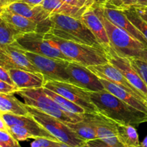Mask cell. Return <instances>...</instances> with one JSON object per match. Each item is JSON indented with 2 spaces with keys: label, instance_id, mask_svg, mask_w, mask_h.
<instances>
[{
  "label": "cell",
  "instance_id": "obj_12",
  "mask_svg": "<svg viewBox=\"0 0 147 147\" xmlns=\"http://www.w3.org/2000/svg\"><path fill=\"white\" fill-rule=\"evenodd\" d=\"M67 72L70 76L69 83L88 91L96 92L105 89L100 78L83 65L74 61L70 62Z\"/></svg>",
  "mask_w": 147,
  "mask_h": 147
},
{
  "label": "cell",
  "instance_id": "obj_21",
  "mask_svg": "<svg viewBox=\"0 0 147 147\" xmlns=\"http://www.w3.org/2000/svg\"><path fill=\"white\" fill-rule=\"evenodd\" d=\"M100 80L106 90H107L108 91L110 92L111 93L114 95L115 96L119 98V99L123 100L127 104L139 109V111L147 114L146 102L137 98L136 97L134 96L131 93H130L124 89L121 88L120 86H118L116 83H112V82L106 80V79L100 78Z\"/></svg>",
  "mask_w": 147,
  "mask_h": 147
},
{
  "label": "cell",
  "instance_id": "obj_11",
  "mask_svg": "<svg viewBox=\"0 0 147 147\" xmlns=\"http://www.w3.org/2000/svg\"><path fill=\"white\" fill-rule=\"evenodd\" d=\"M4 8L21 14L35 22L38 26V32L46 34L51 31L52 14L42 5L32 6L22 1H17Z\"/></svg>",
  "mask_w": 147,
  "mask_h": 147
},
{
  "label": "cell",
  "instance_id": "obj_3",
  "mask_svg": "<svg viewBox=\"0 0 147 147\" xmlns=\"http://www.w3.org/2000/svg\"><path fill=\"white\" fill-rule=\"evenodd\" d=\"M51 21L52 29L50 32L54 35L103 50L94 34L82 20L64 14H52Z\"/></svg>",
  "mask_w": 147,
  "mask_h": 147
},
{
  "label": "cell",
  "instance_id": "obj_32",
  "mask_svg": "<svg viewBox=\"0 0 147 147\" xmlns=\"http://www.w3.org/2000/svg\"><path fill=\"white\" fill-rule=\"evenodd\" d=\"M105 2L115 8L123 10L138 4V0H106Z\"/></svg>",
  "mask_w": 147,
  "mask_h": 147
},
{
  "label": "cell",
  "instance_id": "obj_38",
  "mask_svg": "<svg viewBox=\"0 0 147 147\" xmlns=\"http://www.w3.org/2000/svg\"><path fill=\"white\" fill-rule=\"evenodd\" d=\"M19 1H20V0H0V7L4 8V7H7L11 4Z\"/></svg>",
  "mask_w": 147,
  "mask_h": 147
},
{
  "label": "cell",
  "instance_id": "obj_20",
  "mask_svg": "<svg viewBox=\"0 0 147 147\" xmlns=\"http://www.w3.org/2000/svg\"><path fill=\"white\" fill-rule=\"evenodd\" d=\"M0 19L7 22L22 34L34 32H38V26L35 22L21 14L13 12L6 8H1Z\"/></svg>",
  "mask_w": 147,
  "mask_h": 147
},
{
  "label": "cell",
  "instance_id": "obj_25",
  "mask_svg": "<svg viewBox=\"0 0 147 147\" xmlns=\"http://www.w3.org/2000/svg\"><path fill=\"white\" fill-rule=\"evenodd\" d=\"M117 129L119 140L126 147L136 146L141 144L139 134L134 126L117 123Z\"/></svg>",
  "mask_w": 147,
  "mask_h": 147
},
{
  "label": "cell",
  "instance_id": "obj_10",
  "mask_svg": "<svg viewBox=\"0 0 147 147\" xmlns=\"http://www.w3.org/2000/svg\"><path fill=\"white\" fill-rule=\"evenodd\" d=\"M25 52L26 50L17 41L0 47V67L7 70L20 69L34 73H40L26 55Z\"/></svg>",
  "mask_w": 147,
  "mask_h": 147
},
{
  "label": "cell",
  "instance_id": "obj_1",
  "mask_svg": "<svg viewBox=\"0 0 147 147\" xmlns=\"http://www.w3.org/2000/svg\"><path fill=\"white\" fill-rule=\"evenodd\" d=\"M89 93L99 113L116 123L136 126L147 122L146 113L127 104L106 89Z\"/></svg>",
  "mask_w": 147,
  "mask_h": 147
},
{
  "label": "cell",
  "instance_id": "obj_44",
  "mask_svg": "<svg viewBox=\"0 0 147 147\" xmlns=\"http://www.w3.org/2000/svg\"><path fill=\"white\" fill-rule=\"evenodd\" d=\"M137 5L147 6V0H138Z\"/></svg>",
  "mask_w": 147,
  "mask_h": 147
},
{
  "label": "cell",
  "instance_id": "obj_34",
  "mask_svg": "<svg viewBox=\"0 0 147 147\" xmlns=\"http://www.w3.org/2000/svg\"><path fill=\"white\" fill-rule=\"evenodd\" d=\"M17 86L7 83L6 82L0 80V93H5V94H14L17 93L20 90Z\"/></svg>",
  "mask_w": 147,
  "mask_h": 147
},
{
  "label": "cell",
  "instance_id": "obj_2",
  "mask_svg": "<svg viewBox=\"0 0 147 147\" xmlns=\"http://www.w3.org/2000/svg\"><path fill=\"white\" fill-rule=\"evenodd\" d=\"M104 1L105 0H94L91 7L103 23L110 40L111 47L121 57L138 58L142 50L146 46L106 18L102 7Z\"/></svg>",
  "mask_w": 147,
  "mask_h": 147
},
{
  "label": "cell",
  "instance_id": "obj_13",
  "mask_svg": "<svg viewBox=\"0 0 147 147\" xmlns=\"http://www.w3.org/2000/svg\"><path fill=\"white\" fill-rule=\"evenodd\" d=\"M86 114L94 127L98 139L113 146L126 147L119 140L116 122L99 112Z\"/></svg>",
  "mask_w": 147,
  "mask_h": 147
},
{
  "label": "cell",
  "instance_id": "obj_47",
  "mask_svg": "<svg viewBox=\"0 0 147 147\" xmlns=\"http://www.w3.org/2000/svg\"><path fill=\"white\" fill-rule=\"evenodd\" d=\"M81 147H88V146H86V144H85L83 145V146H81Z\"/></svg>",
  "mask_w": 147,
  "mask_h": 147
},
{
  "label": "cell",
  "instance_id": "obj_6",
  "mask_svg": "<svg viewBox=\"0 0 147 147\" xmlns=\"http://www.w3.org/2000/svg\"><path fill=\"white\" fill-rule=\"evenodd\" d=\"M26 107L30 116L60 142L73 147H81L86 144L65 123L35 108L27 105Z\"/></svg>",
  "mask_w": 147,
  "mask_h": 147
},
{
  "label": "cell",
  "instance_id": "obj_36",
  "mask_svg": "<svg viewBox=\"0 0 147 147\" xmlns=\"http://www.w3.org/2000/svg\"><path fill=\"white\" fill-rule=\"evenodd\" d=\"M0 80L16 86L11 76H10L9 73V70H6V69L3 68L1 67H0Z\"/></svg>",
  "mask_w": 147,
  "mask_h": 147
},
{
  "label": "cell",
  "instance_id": "obj_42",
  "mask_svg": "<svg viewBox=\"0 0 147 147\" xmlns=\"http://www.w3.org/2000/svg\"><path fill=\"white\" fill-rule=\"evenodd\" d=\"M0 131H4L8 132V126L6 124L4 119L0 117Z\"/></svg>",
  "mask_w": 147,
  "mask_h": 147
},
{
  "label": "cell",
  "instance_id": "obj_19",
  "mask_svg": "<svg viewBox=\"0 0 147 147\" xmlns=\"http://www.w3.org/2000/svg\"><path fill=\"white\" fill-rule=\"evenodd\" d=\"M15 86L19 89L42 88L45 84V77L42 73L27 71L20 69L9 70Z\"/></svg>",
  "mask_w": 147,
  "mask_h": 147
},
{
  "label": "cell",
  "instance_id": "obj_18",
  "mask_svg": "<svg viewBox=\"0 0 147 147\" xmlns=\"http://www.w3.org/2000/svg\"><path fill=\"white\" fill-rule=\"evenodd\" d=\"M81 20L93 32L97 41L102 46L105 52L107 53L111 48L107 32L103 25V23L96 14L91 6L85 11Z\"/></svg>",
  "mask_w": 147,
  "mask_h": 147
},
{
  "label": "cell",
  "instance_id": "obj_45",
  "mask_svg": "<svg viewBox=\"0 0 147 147\" xmlns=\"http://www.w3.org/2000/svg\"><path fill=\"white\" fill-rule=\"evenodd\" d=\"M141 145H142L143 147H147V136L144 138L142 142L141 143Z\"/></svg>",
  "mask_w": 147,
  "mask_h": 147
},
{
  "label": "cell",
  "instance_id": "obj_27",
  "mask_svg": "<svg viewBox=\"0 0 147 147\" xmlns=\"http://www.w3.org/2000/svg\"><path fill=\"white\" fill-rule=\"evenodd\" d=\"M21 34H23L7 22L0 19V47L11 44Z\"/></svg>",
  "mask_w": 147,
  "mask_h": 147
},
{
  "label": "cell",
  "instance_id": "obj_37",
  "mask_svg": "<svg viewBox=\"0 0 147 147\" xmlns=\"http://www.w3.org/2000/svg\"><path fill=\"white\" fill-rule=\"evenodd\" d=\"M139 15L147 22V6H134Z\"/></svg>",
  "mask_w": 147,
  "mask_h": 147
},
{
  "label": "cell",
  "instance_id": "obj_35",
  "mask_svg": "<svg viewBox=\"0 0 147 147\" xmlns=\"http://www.w3.org/2000/svg\"><path fill=\"white\" fill-rule=\"evenodd\" d=\"M86 146H88V147H119L109 144L106 142H103V141L100 140L99 139L88 141V142H86Z\"/></svg>",
  "mask_w": 147,
  "mask_h": 147
},
{
  "label": "cell",
  "instance_id": "obj_43",
  "mask_svg": "<svg viewBox=\"0 0 147 147\" xmlns=\"http://www.w3.org/2000/svg\"><path fill=\"white\" fill-rule=\"evenodd\" d=\"M53 147H73V146L67 144H65V143H63V142H56L55 144Z\"/></svg>",
  "mask_w": 147,
  "mask_h": 147
},
{
  "label": "cell",
  "instance_id": "obj_39",
  "mask_svg": "<svg viewBox=\"0 0 147 147\" xmlns=\"http://www.w3.org/2000/svg\"><path fill=\"white\" fill-rule=\"evenodd\" d=\"M138 58L141 59V60H144V61L146 62L147 63V47L144 48L142 50V52L139 54V56L138 57Z\"/></svg>",
  "mask_w": 147,
  "mask_h": 147
},
{
  "label": "cell",
  "instance_id": "obj_23",
  "mask_svg": "<svg viewBox=\"0 0 147 147\" xmlns=\"http://www.w3.org/2000/svg\"><path fill=\"white\" fill-rule=\"evenodd\" d=\"M0 113L18 116L30 115L24 103L20 102L13 94L0 93Z\"/></svg>",
  "mask_w": 147,
  "mask_h": 147
},
{
  "label": "cell",
  "instance_id": "obj_22",
  "mask_svg": "<svg viewBox=\"0 0 147 147\" xmlns=\"http://www.w3.org/2000/svg\"><path fill=\"white\" fill-rule=\"evenodd\" d=\"M41 5L51 14H60L81 20L89 7H75L61 0H44Z\"/></svg>",
  "mask_w": 147,
  "mask_h": 147
},
{
  "label": "cell",
  "instance_id": "obj_46",
  "mask_svg": "<svg viewBox=\"0 0 147 147\" xmlns=\"http://www.w3.org/2000/svg\"><path fill=\"white\" fill-rule=\"evenodd\" d=\"M131 147H143V146H142V145H139V146H131Z\"/></svg>",
  "mask_w": 147,
  "mask_h": 147
},
{
  "label": "cell",
  "instance_id": "obj_4",
  "mask_svg": "<svg viewBox=\"0 0 147 147\" xmlns=\"http://www.w3.org/2000/svg\"><path fill=\"white\" fill-rule=\"evenodd\" d=\"M45 37L67 57L86 67L109 63L107 54L101 49L62 39L50 32L46 33Z\"/></svg>",
  "mask_w": 147,
  "mask_h": 147
},
{
  "label": "cell",
  "instance_id": "obj_15",
  "mask_svg": "<svg viewBox=\"0 0 147 147\" xmlns=\"http://www.w3.org/2000/svg\"><path fill=\"white\" fill-rule=\"evenodd\" d=\"M106 54L109 59V63L120 70L124 77L142 93L147 100V86L139 73L134 68L129 58L118 55L112 48H111Z\"/></svg>",
  "mask_w": 147,
  "mask_h": 147
},
{
  "label": "cell",
  "instance_id": "obj_5",
  "mask_svg": "<svg viewBox=\"0 0 147 147\" xmlns=\"http://www.w3.org/2000/svg\"><path fill=\"white\" fill-rule=\"evenodd\" d=\"M17 94L22 98L27 106L35 108L65 123L81 121L85 117V114H77L64 110L46 94L43 87L21 89Z\"/></svg>",
  "mask_w": 147,
  "mask_h": 147
},
{
  "label": "cell",
  "instance_id": "obj_26",
  "mask_svg": "<svg viewBox=\"0 0 147 147\" xmlns=\"http://www.w3.org/2000/svg\"><path fill=\"white\" fill-rule=\"evenodd\" d=\"M43 89H44V91L45 92L46 94L49 97L51 98L52 99H53L64 110L70 112V113H77V114H85V113H86L84 109L80 107L78 105L76 104L73 102L70 101L66 98L63 97V96H60V95L57 94V93L53 92V90L46 88L43 87Z\"/></svg>",
  "mask_w": 147,
  "mask_h": 147
},
{
  "label": "cell",
  "instance_id": "obj_9",
  "mask_svg": "<svg viewBox=\"0 0 147 147\" xmlns=\"http://www.w3.org/2000/svg\"><path fill=\"white\" fill-rule=\"evenodd\" d=\"M25 53L32 63L44 76L45 82L56 80L69 83L70 76L67 72V67L70 62L40 55L28 51H26Z\"/></svg>",
  "mask_w": 147,
  "mask_h": 147
},
{
  "label": "cell",
  "instance_id": "obj_41",
  "mask_svg": "<svg viewBox=\"0 0 147 147\" xmlns=\"http://www.w3.org/2000/svg\"><path fill=\"white\" fill-rule=\"evenodd\" d=\"M61 1H64V2L67 3V4H70L72 6H75V7H83V6L77 1V0H61Z\"/></svg>",
  "mask_w": 147,
  "mask_h": 147
},
{
  "label": "cell",
  "instance_id": "obj_17",
  "mask_svg": "<svg viewBox=\"0 0 147 147\" xmlns=\"http://www.w3.org/2000/svg\"><path fill=\"white\" fill-rule=\"evenodd\" d=\"M0 117L4 119V122L8 126H19L26 128L32 132L33 135L37 138H46L51 140L60 142L53 136L45 128H43L34 118L30 115L28 116H18L11 113H0Z\"/></svg>",
  "mask_w": 147,
  "mask_h": 147
},
{
  "label": "cell",
  "instance_id": "obj_24",
  "mask_svg": "<svg viewBox=\"0 0 147 147\" xmlns=\"http://www.w3.org/2000/svg\"><path fill=\"white\" fill-rule=\"evenodd\" d=\"M66 124L80 139L86 142L98 139L94 127L86 113H85L84 119L81 121L76 122V123H67Z\"/></svg>",
  "mask_w": 147,
  "mask_h": 147
},
{
  "label": "cell",
  "instance_id": "obj_14",
  "mask_svg": "<svg viewBox=\"0 0 147 147\" xmlns=\"http://www.w3.org/2000/svg\"><path fill=\"white\" fill-rule=\"evenodd\" d=\"M88 67L100 78L106 79L112 83H116L121 88L131 93L134 96L147 103L146 98L142 95V93L124 77L120 70H118L110 63L98 65L90 66Z\"/></svg>",
  "mask_w": 147,
  "mask_h": 147
},
{
  "label": "cell",
  "instance_id": "obj_33",
  "mask_svg": "<svg viewBox=\"0 0 147 147\" xmlns=\"http://www.w3.org/2000/svg\"><path fill=\"white\" fill-rule=\"evenodd\" d=\"M56 142H57L46 138H37L32 142L30 147H53Z\"/></svg>",
  "mask_w": 147,
  "mask_h": 147
},
{
  "label": "cell",
  "instance_id": "obj_28",
  "mask_svg": "<svg viewBox=\"0 0 147 147\" xmlns=\"http://www.w3.org/2000/svg\"><path fill=\"white\" fill-rule=\"evenodd\" d=\"M123 11L131 22L143 34L147 40V22L139 15L134 7L125 9Z\"/></svg>",
  "mask_w": 147,
  "mask_h": 147
},
{
  "label": "cell",
  "instance_id": "obj_31",
  "mask_svg": "<svg viewBox=\"0 0 147 147\" xmlns=\"http://www.w3.org/2000/svg\"><path fill=\"white\" fill-rule=\"evenodd\" d=\"M0 147H21L19 141L9 132L0 131Z\"/></svg>",
  "mask_w": 147,
  "mask_h": 147
},
{
  "label": "cell",
  "instance_id": "obj_40",
  "mask_svg": "<svg viewBox=\"0 0 147 147\" xmlns=\"http://www.w3.org/2000/svg\"><path fill=\"white\" fill-rule=\"evenodd\" d=\"M83 7H90L94 3V0H77Z\"/></svg>",
  "mask_w": 147,
  "mask_h": 147
},
{
  "label": "cell",
  "instance_id": "obj_29",
  "mask_svg": "<svg viewBox=\"0 0 147 147\" xmlns=\"http://www.w3.org/2000/svg\"><path fill=\"white\" fill-rule=\"evenodd\" d=\"M8 132L19 142H23L30 139H36L35 136L32 134L30 131L22 126H8Z\"/></svg>",
  "mask_w": 147,
  "mask_h": 147
},
{
  "label": "cell",
  "instance_id": "obj_8",
  "mask_svg": "<svg viewBox=\"0 0 147 147\" xmlns=\"http://www.w3.org/2000/svg\"><path fill=\"white\" fill-rule=\"evenodd\" d=\"M45 33L37 32L26 33L19 36L16 41L26 51L52 58L73 61L63 54L58 47L52 44L50 40L45 39Z\"/></svg>",
  "mask_w": 147,
  "mask_h": 147
},
{
  "label": "cell",
  "instance_id": "obj_30",
  "mask_svg": "<svg viewBox=\"0 0 147 147\" xmlns=\"http://www.w3.org/2000/svg\"><path fill=\"white\" fill-rule=\"evenodd\" d=\"M134 68L136 70L147 86V63L139 58H129Z\"/></svg>",
  "mask_w": 147,
  "mask_h": 147
},
{
  "label": "cell",
  "instance_id": "obj_7",
  "mask_svg": "<svg viewBox=\"0 0 147 147\" xmlns=\"http://www.w3.org/2000/svg\"><path fill=\"white\" fill-rule=\"evenodd\" d=\"M43 87L53 90L80 106L85 109L86 113H98V109L92 102L88 90L68 82L56 80H47L45 82Z\"/></svg>",
  "mask_w": 147,
  "mask_h": 147
},
{
  "label": "cell",
  "instance_id": "obj_16",
  "mask_svg": "<svg viewBox=\"0 0 147 147\" xmlns=\"http://www.w3.org/2000/svg\"><path fill=\"white\" fill-rule=\"evenodd\" d=\"M105 1L102 4V7L106 18L113 24L121 28L147 47V40L143 34L131 22L123 10L115 8L106 4Z\"/></svg>",
  "mask_w": 147,
  "mask_h": 147
}]
</instances>
